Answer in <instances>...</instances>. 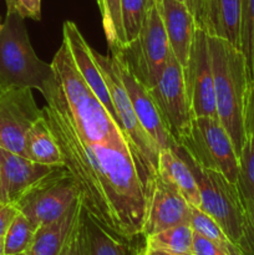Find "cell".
<instances>
[{
    "instance_id": "6da1fadb",
    "label": "cell",
    "mask_w": 254,
    "mask_h": 255,
    "mask_svg": "<svg viewBox=\"0 0 254 255\" xmlns=\"http://www.w3.org/2000/svg\"><path fill=\"white\" fill-rule=\"evenodd\" d=\"M42 96V116L79 188L85 211L120 236L143 237L148 198L128 144L85 138L76 128L56 79Z\"/></svg>"
},
{
    "instance_id": "7a4b0ae2",
    "label": "cell",
    "mask_w": 254,
    "mask_h": 255,
    "mask_svg": "<svg viewBox=\"0 0 254 255\" xmlns=\"http://www.w3.org/2000/svg\"><path fill=\"white\" fill-rule=\"evenodd\" d=\"M217 119L231 137L237 154L246 142V110L252 94L243 52L221 37L209 36Z\"/></svg>"
},
{
    "instance_id": "3957f363",
    "label": "cell",
    "mask_w": 254,
    "mask_h": 255,
    "mask_svg": "<svg viewBox=\"0 0 254 255\" xmlns=\"http://www.w3.org/2000/svg\"><path fill=\"white\" fill-rule=\"evenodd\" d=\"M51 66L80 133L94 142L128 144L122 129L79 72L65 41L55 54Z\"/></svg>"
},
{
    "instance_id": "277c9868",
    "label": "cell",
    "mask_w": 254,
    "mask_h": 255,
    "mask_svg": "<svg viewBox=\"0 0 254 255\" xmlns=\"http://www.w3.org/2000/svg\"><path fill=\"white\" fill-rule=\"evenodd\" d=\"M92 54L96 60L97 66L100 67L104 75L105 82H106L114 106L119 115L120 125L126 136L132 157L136 163L137 172L146 189L147 198H149L154 182L158 178L157 167H158L159 148L152 137L147 133L146 129L142 127L139 120L137 119L128 94L117 71L114 56L111 54L102 55L101 52L94 49H92Z\"/></svg>"
},
{
    "instance_id": "5b68a950",
    "label": "cell",
    "mask_w": 254,
    "mask_h": 255,
    "mask_svg": "<svg viewBox=\"0 0 254 255\" xmlns=\"http://www.w3.org/2000/svg\"><path fill=\"white\" fill-rule=\"evenodd\" d=\"M54 80L51 64L40 60L32 49L24 19L6 14L0 29V89L29 87L42 95Z\"/></svg>"
},
{
    "instance_id": "8992f818",
    "label": "cell",
    "mask_w": 254,
    "mask_h": 255,
    "mask_svg": "<svg viewBox=\"0 0 254 255\" xmlns=\"http://www.w3.org/2000/svg\"><path fill=\"white\" fill-rule=\"evenodd\" d=\"M177 153L188 163L201 193L198 209L208 214L229 239L241 249L244 231V206L237 184L217 171L204 169L194 163L181 146Z\"/></svg>"
},
{
    "instance_id": "52a82bcc",
    "label": "cell",
    "mask_w": 254,
    "mask_h": 255,
    "mask_svg": "<svg viewBox=\"0 0 254 255\" xmlns=\"http://www.w3.org/2000/svg\"><path fill=\"white\" fill-rule=\"evenodd\" d=\"M159 1L148 0L138 36L126 46H116L132 74L147 89L157 84L171 55Z\"/></svg>"
},
{
    "instance_id": "ba28073f",
    "label": "cell",
    "mask_w": 254,
    "mask_h": 255,
    "mask_svg": "<svg viewBox=\"0 0 254 255\" xmlns=\"http://www.w3.org/2000/svg\"><path fill=\"white\" fill-rule=\"evenodd\" d=\"M179 146L199 167L219 172L237 184L238 154L228 132L217 117H193L191 129L179 141Z\"/></svg>"
},
{
    "instance_id": "9c48e42d",
    "label": "cell",
    "mask_w": 254,
    "mask_h": 255,
    "mask_svg": "<svg viewBox=\"0 0 254 255\" xmlns=\"http://www.w3.org/2000/svg\"><path fill=\"white\" fill-rule=\"evenodd\" d=\"M80 198V191L65 166H59L31 187L15 203L36 228L64 216Z\"/></svg>"
},
{
    "instance_id": "30bf717a",
    "label": "cell",
    "mask_w": 254,
    "mask_h": 255,
    "mask_svg": "<svg viewBox=\"0 0 254 255\" xmlns=\"http://www.w3.org/2000/svg\"><path fill=\"white\" fill-rule=\"evenodd\" d=\"M164 126L179 144L191 129L192 116L184 85L183 67L174 55H169L166 67L153 87L148 89Z\"/></svg>"
},
{
    "instance_id": "8fae6325",
    "label": "cell",
    "mask_w": 254,
    "mask_h": 255,
    "mask_svg": "<svg viewBox=\"0 0 254 255\" xmlns=\"http://www.w3.org/2000/svg\"><path fill=\"white\" fill-rule=\"evenodd\" d=\"M183 77L192 116L217 117L208 35L199 27L194 32L188 62L183 67Z\"/></svg>"
},
{
    "instance_id": "7c38bea8",
    "label": "cell",
    "mask_w": 254,
    "mask_h": 255,
    "mask_svg": "<svg viewBox=\"0 0 254 255\" xmlns=\"http://www.w3.org/2000/svg\"><path fill=\"white\" fill-rule=\"evenodd\" d=\"M41 115L31 89L0 90V148L25 157V136Z\"/></svg>"
},
{
    "instance_id": "4fadbf2b",
    "label": "cell",
    "mask_w": 254,
    "mask_h": 255,
    "mask_svg": "<svg viewBox=\"0 0 254 255\" xmlns=\"http://www.w3.org/2000/svg\"><path fill=\"white\" fill-rule=\"evenodd\" d=\"M110 52L114 56L122 84H124L125 89L128 94L132 107H133L137 119L141 122L142 127L156 142L159 149L169 148L176 151L179 144L177 143L176 139L171 136L168 129L164 126L156 104L149 95L148 89L143 86L137 80V77L132 74V71L127 66L126 61L121 56L116 46H110Z\"/></svg>"
},
{
    "instance_id": "5bb4252c",
    "label": "cell",
    "mask_w": 254,
    "mask_h": 255,
    "mask_svg": "<svg viewBox=\"0 0 254 255\" xmlns=\"http://www.w3.org/2000/svg\"><path fill=\"white\" fill-rule=\"evenodd\" d=\"M55 168L0 148V203L15 206L34 184Z\"/></svg>"
},
{
    "instance_id": "9a60e30c",
    "label": "cell",
    "mask_w": 254,
    "mask_h": 255,
    "mask_svg": "<svg viewBox=\"0 0 254 255\" xmlns=\"http://www.w3.org/2000/svg\"><path fill=\"white\" fill-rule=\"evenodd\" d=\"M62 41H65V44L67 45V49H69L72 60H74L81 76L84 77L87 85L91 87L97 99L104 105V107L107 110L112 120L121 128L119 115H117L116 109L114 106L111 95H110L109 89H107L106 82H105L104 75H102L100 67L97 66V62L95 60L94 54H92V47H90V45L87 44V41L82 36L81 31L76 26V24H74L72 21L64 22Z\"/></svg>"
},
{
    "instance_id": "2e32d148",
    "label": "cell",
    "mask_w": 254,
    "mask_h": 255,
    "mask_svg": "<svg viewBox=\"0 0 254 255\" xmlns=\"http://www.w3.org/2000/svg\"><path fill=\"white\" fill-rule=\"evenodd\" d=\"M191 216L192 206L188 202L157 178L147 203L143 237L182 224H189Z\"/></svg>"
},
{
    "instance_id": "e0dca14e",
    "label": "cell",
    "mask_w": 254,
    "mask_h": 255,
    "mask_svg": "<svg viewBox=\"0 0 254 255\" xmlns=\"http://www.w3.org/2000/svg\"><path fill=\"white\" fill-rule=\"evenodd\" d=\"M159 9L171 52L181 66L186 67L197 29L196 20L186 2L178 0H161Z\"/></svg>"
},
{
    "instance_id": "ac0fdd59",
    "label": "cell",
    "mask_w": 254,
    "mask_h": 255,
    "mask_svg": "<svg viewBox=\"0 0 254 255\" xmlns=\"http://www.w3.org/2000/svg\"><path fill=\"white\" fill-rule=\"evenodd\" d=\"M157 176L172 191L183 197L189 206L199 208L201 193L191 167L174 149H159Z\"/></svg>"
},
{
    "instance_id": "d6986e66",
    "label": "cell",
    "mask_w": 254,
    "mask_h": 255,
    "mask_svg": "<svg viewBox=\"0 0 254 255\" xmlns=\"http://www.w3.org/2000/svg\"><path fill=\"white\" fill-rule=\"evenodd\" d=\"M82 255H136L128 239L102 226L82 207Z\"/></svg>"
},
{
    "instance_id": "ffe728a7",
    "label": "cell",
    "mask_w": 254,
    "mask_h": 255,
    "mask_svg": "<svg viewBox=\"0 0 254 255\" xmlns=\"http://www.w3.org/2000/svg\"><path fill=\"white\" fill-rule=\"evenodd\" d=\"M81 211L82 203L79 198L64 216L51 223L39 227L35 231L34 238L25 254L60 255L70 233L74 229L75 224L81 214Z\"/></svg>"
},
{
    "instance_id": "44dd1931",
    "label": "cell",
    "mask_w": 254,
    "mask_h": 255,
    "mask_svg": "<svg viewBox=\"0 0 254 255\" xmlns=\"http://www.w3.org/2000/svg\"><path fill=\"white\" fill-rule=\"evenodd\" d=\"M242 0H211L204 31L241 50Z\"/></svg>"
},
{
    "instance_id": "7402d4cb",
    "label": "cell",
    "mask_w": 254,
    "mask_h": 255,
    "mask_svg": "<svg viewBox=\"0 0 254 255\" xmlns=\"http://www.w3.org/2000/svg\"><path fill=\"white\" fill-rule=\"evenodd\" d=\"M25 157L45 166H64L61 149L42 115L31 125L25 136Z\"/></svg>"
},
{
    "instance_id": "603a6c76",
    "label": "cell",
    "mask_w": 254,
    "mask_h": 255,
    "mask_svg": "<svg viewBox=\"0 0 254 255\" xmlns=\"http://www.w3.org/2000/svg\"><path fill=\"white\" fill-rule=\"evenodd\" d=\"M193 234L194 231L191 224H182L144 237V247L149 251H164L179 255H193Z\"/></svg>"
},
{
    "instance_id": "cb8c5ba5",
    "label": "cell",
    "mask_w": 254,
    "mask_h": 255,
    "mask_svg": "<svg viewBox=\"0 0 254 255\" xmlns=\"http://www.w3.org/2000/svg\"><path fill=\"white\" fill-rule=\"evenodd\" d=\"M191 227L196 233L206 237L209 241L214 242L217 246L221 247L228 255H244L241 249L227 237V234L222 231L221 227L201 209L192 207Z\"/></svg>"
},
{
    "instance_id": "d4e9b609",
    "label": "cell",
    "mask_w": 254,
    "mask_h": 255,
    "mask_svg": "<svg viewBox=\"0 0 254 255\" xmlns=\"http://www.w3.org/2000/svg\"><path fill=\"white\" fill-rule=\"evenodd\" d=\"M36 227L19 212L4 236L5 255L25 253L34 238Z\"/></svg>"
},
{
    "instance_id": "484cf974",
    "label": "cell",
    "mask_w": 254,
    "mask_h": 255,
    "mask_svg": "<svg viewBox=\"0 0 254 255\" xmlns=\"http://www.w3.org/2000/svg\"><path fill=\"white\" fill-rule=\"evenodd\" d=\"M102 16V25L110 46H125L124 26L121 16V0H97Z\"/></svg>"
},
{
    "instance_id": "4316f807",
    "label": "cell",
    "mask_w": 254,
    "mask_h": 255,
    "mask_svg": "<svg viewBox=\"0 0 254 255\" xmlns=\"http://www.w3.org/2000/svg\"><path fill=\"white\" fill-rule=\"evenodd\" d=\"M241 51L247 64L251 86L254 81V0H242Z\"/></svg>"
},
{
    "instance_id": "83f0119b",
    "label": "cell",
    "mask_w": 254,
    "mask_h": 255,
    "mask_svg": "<svg viewBox=\"0 0 254 255\" xmlns=\"http://www.w3.org/2000/svg\"><path fill=\"white\" fill-rule=\"evenodd\" d=\"M237 188L242 201L254 203V139L247 136L241 154Z\"/></svg>"
},
{
    "instance_id": "f1b7e54d",
    "label": "cell",
    "mask_w": 254,
    "mask_h": 255,
    "mask_svg": "<svg viewBox=\"0 0 254 255\" xmlns=\"http://www.w3.org/2000/svg\"><path fill=\"white\" fill-rule=\"evenodd\" d=\"M148 6V0H121V16L126 45L138 36ZM125 45V46H126Z\"/></svg>"
},
{
    "instance_id": "f546056e",
    "label": "cell",
    "mask_w": 254,
    "mask_h": 255,
    "mask_svg": "<svg viewBox=\"0 0 254 255\" xmlns=\"http://www.w3.org/2000/svg\"><path fill=\"white\" fill-rule=\"evenodd\" d=\"M6 14H15L21 19H41V0H5Z\"/></svg>"
},
{
    "instance_id": "4dcf8cb0",
    "label": "cell",
    "mask_w": 254,
    "mask_h": 255,
    "mask_svg": "<svg viewBox=\"0 0 254 255\" xmlns=\"http://www.w3.org/2000/svg\"><path fill=\"white\" fill-rule=\"evenodd\" d=\"M244 231L241 251L244 255H254V203L243 202Z\"/></svg>"
},
{
    "instance_id": "1f68e13d",
    "label": "cell",
    "mask_w": 254,
    "mask_h": 255,
    "mask_svg": "<svg viewBox=\"0 0 254 255\" xmlns=\"http://www.w3.org/2000/svg\"><path fill=\"white\" fill-rule=\"evenodd\" d=\"M82 212V211H81ZM60 255H82V226L81 214L75 224L74 229L70 233L64 248Z\"/></svg>"
},
{
    "instance_id": "d6a6232c",
    "label": "cell",
    "mask_w": 254,
    "mask_h": 255,
    "mask_svg": "<svg viewBox=\"0 0 254 255\" xmlns=\"http://www.w3.org/2000/svg\"><path fill=\"white\" fill-rule=\"evenodd\" d=\"M193 255H228L214 242L209 241L206 237L196 233L193 234V246H192Z\"/></svg>"
},
{
    "instance_id": "836d02e7",
    "label": "cell",
    "mask_w": 254,
    "mask_h": 255,
    "mask_svg": "<svg viewBox=\"0 0 254 255\" xmlns=\"http://www.w3.org/2000/svg\"><path fill=\"white\" fill-rule=\"evenodd\" d=\"M209 4H211V0H186L187 7L193 15L197 27H199V29L204 30V26H206Z\"/></svg>"
},
{
    "instance_id": "e575fe53",
    "label": "cell",
    "mask_w": 254,
    "mask_h": 255,
    "mask_svg": "<svg viewBox=\"0 0 254 255\" xmlns=\"http://www.w3.org/2000/svg\"><path fill=\"white\" fill-rule=\"evenodd\" d=\"M17 213L19 211L12 204L0 203V238H4L5 233Z\"/></svg>"
},
{
    "instance_id": "d590c367",
    "label": "cell",
    "mask_w": 254,
    "mask_h": 255,
    "mask_svg": "<svg viewBox=\"0 0 254 255\" xmlns=\"http://www.w3.org/2000/svg\"><path fill=\"white\" fill-rule=\"evenodd\" d=\"M246 133L254 139V96L252 94L246 110Z\"/></svg>"
},
{
    "instance_id": "8d00e7d4",
    "label": "cell",
    "mask_w": 254,
    "mask_h": 255,
    "mask_svg": "<svg viewBox=\"0 0 254 255\" xmlns=\"http://www.w3.org/2000/svg\"><path fill=\"white\" fill-rule=\"evenodd\" d=\"M149 253H151L152 255H179V254L169 253V252H164V251H149Z\"/></svg>"
},
{
    "instance_id": "74e56055",
    "label": "cell",
    "mask_w": 254,
    "mask_h": 255,
    "mask_svg": "<svg viewBox=\"0 0 254 255\" xmlns=\"http://www.w3.org/2000/svg\"><path fill=\"white\" fill-rule=\"evenodd\" d=\"M136 255H152V254L149 253V251L146 248V247H143V248H142V249L137 251V254Z\"/></svg>"
},
{
    "instance_id": "f35d334b",
    "label": "cell",
    "mask_w": 254,
    "mask_h": 255,
    "mask_svg": "<svg viewBox=\"0 0 254 255\" xmlns=\"http://www.w3.org/2000/svg\"><path fill=\"white\" fill-rule=\"evenodd\" d=\"M0 255H5V252H4V238H0Z\"/></svg>"
},
{
    "instance_id": "ab89813d",
    "label": "cell",
    "mask_w": 254,
    "mask_h": 255,
    "mask_svg": "<svg viewBox=\"0 0 254 255\" xmlns=\"http://www.w3.org/2000/svg\"><path fill=\"white\" fill-rule=\"evenodd\" d=\"M252 95L254 96V81H253V86H252Z\"/></svg>"
},
{
    "instance_id": "60d3db41",
    "label": "cell",
    "mask_w": 254,
    "mask_h": 255,
    "mask_svg": "<svg viewBox=\"0 0 254 255\" xmlns=\"http://www.w3.org/2000/svg\"><path fill=\"white\" fill-rule=\"evenodd\" d=\"M14 255H26L25 253H20V254H14Z\"/></svg>"
},
{
    "instance_id": "b9f144b4",
    "label": "cell",
    "mask_w": 254,
    "mask_h": 255,
    "mask_svg": "<svg viewBox=\"0 0 254 255\" xmlns=\"http://www.w3.org/2000/svg\"><path fill=\"white\" fill-rule=\"evenodd\" d=\"M178 1H182V2H186V0H178Z\"/></svg>"
},
{
    "instance_id": "7bdbcfd3",
    "label": "cell",
    "mask_w": 254,
    "mask_h": 255,
    "mask_svg": "<svg viewBox=\"0 0 254 255\" xmlns=\"http://www.w3.org/2000/svg\"><path fill=\"white\" fill-rule=\"evenodd\" d=\"M1 25H2V24H0V29H1Z\"/></svg>"
},
{
    "instance_id": "ee69618b",
    "label": "cell",
    "mask_w": 254,
    "mask_h": 255,
    "mask_svg": "<svg viewBox=\"0 0 254 255\" xmlns=\"http://www.w3.org/2000/svg\"><path fill=\"white\" fill-rule=\"evenodd\" d=\"M0 90H1V89H0Z\"/></svg>"
}]
</instances>
